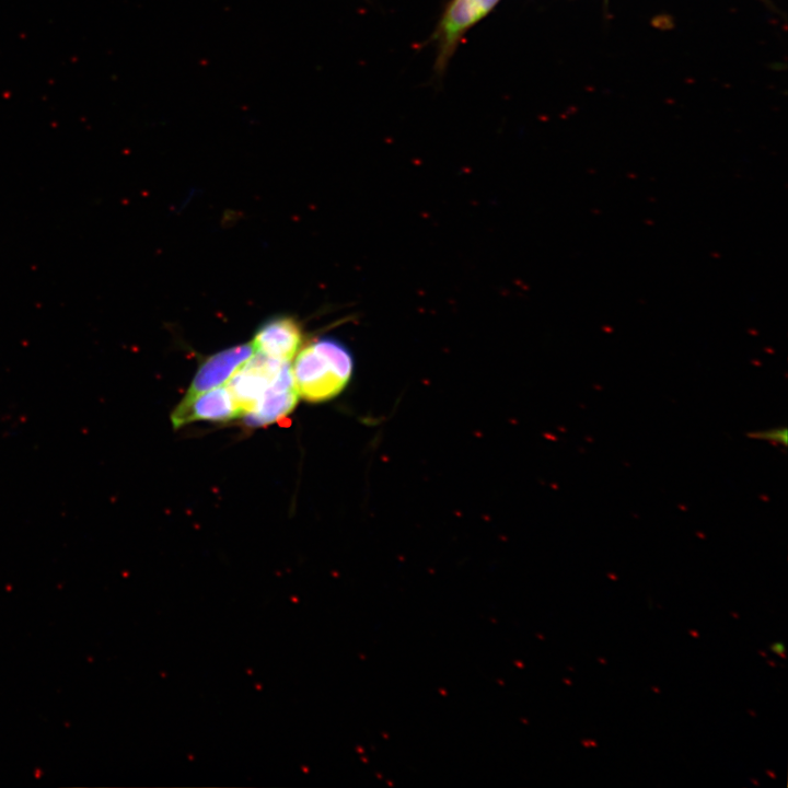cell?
I'll use <instances>...</instances> for the list:
<instances>
[{"label":"cell","mask_w":788,"mask_h":788,"mask_svg":"<svg viewBox=\"0 0 788 788\" xmlns=\"http://www.w3.org/2000/svg\"><path fill=\"white\" fill-rule=\"evenodd\" d=\"M354 373V357L334 337H322L302 349L292 368L299 396L310 403L329 401L340 394Z\"/></svg>","instance_id":"cell-1"},{"label":"cell","mask_w":788,"mask_h":788,"mask_svg":"<svg viewBox=\"0 0 788 788\" xmlns=\"http://www.w3.org/2000/svg\"><path fill=\"white\" fill-rule=\"evenodd\" d=\"M283 362L256 354L250 357L228 380L239 416L247 415L279 373Z\"/></svg>","instance_id":"cell-2"},{"label":"cell","mask_w":788,"mask_h":788,"mask_svg":"<svg viewBox=\"0 0 788 788\" xmlns=\"http://www.w3.org/2000/svg\"><path fill=\"white\" fill-rule=\"evenodd\" d=\"M298 397L292 368L286 361L252 412L243 416L244 421L248 426L259 427L279 420L294 409Z\"/></svg>","instance_id":"cell-3"},{"label":"cell","mask_w":788,"mask_h":788,"mask_svg":"<svg viewBox=\"0 0 788 788\" xmlns=\"http://www.w3.org/2000/svg\"><path fill=\"white\" fill-rule=\"evenodd\" d=\"M240 417L229 390L215 387L185 396L171 415L175 429L196 420L229 421Z\"/></svg>","instance_id":"cell-4"},{"label":"cell","mask_w":788,"mask_h":788,"mask_svg":"<svg viewBox=\"0 0 788 788\" xmlns=\"http://www.w3.org/2000/svg\"><path fill=\"white\" fill-rule=\"evenodd\" d=\"M301 340L302 332L298 322L290 316L280 315L264 322L251 345L256 354L279 361H290Z\"/></svg>","instance_id":"cell-5"},{"label":"cell","mask_w":788,"mask_h":788,"mask_svg":"<svg viewBox=\"0 0 788 788\" xmlns=\"http://www.w3.org/2000/svg\"><path fill=\"white\" fill-rule=\"evenodd\" d=\"M499 0H452L438 30L440 61L444 62L464 32L484 18Z\"/></svg>","instance_id":"cell-6"},{"label":"cell","mask_w":788,"mask_h":788,"mask_svg":"<svg viewBox=\"0 0 788 788\" xmlns=\"http://www.w3.org/2000/svg\"><path fill=\"white\" fill-rule=\"evenodd\" d=\"M251 344L234 346L207 358L199 369L185 396H194L227 382L232 374L252 357Z\"/></svg>","instance_id":"cell-7"},{"label":"cell","mask_w":788,"mask_h":788,"mask_svg":"<svg viewBox=\"0 0 788 788\" xmlns=\"http://www.w3.org/2000/svg\"><path fill=\"white\" fill-rule=\"evenodd\" d=\"M753 439L765 440L772 443L787 445V428H773L764 431H755L750 434Z\"/></svg>","instance_id":"cell-8"},{"label":"cell","mask_w":788,"mask_h":788,"mask_svg":"<svg viewBox=\"0 0 788 788\" xmlns=\"http://www.w3.org/2000/svg\"><path fill=\"white\" fill-rule=\"evenodd\" d=\"M772 649L779 653L784 650V646L781 642H777L776 645L772 646Z\"/></svg>","instance_id":"cell-9"}]
</instances>
